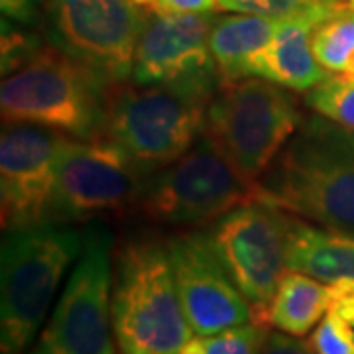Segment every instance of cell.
<instances>
[{
  "mask_svg": "<svg viewBox=\"0 0 354 354\" xmlns=\"http://www.w3.org/2000/svg\"><path fill=\"white\" fill-rule=\"evenodd\" d=\"M41 0H0L2 18H8L16 24L34 26L38 22Z\"/></svg>",
  "mask_w": 354,
  "mask_h": 354,
  "instance_id": "obj_26",
  "label": "cell"
},
{
  "mask_svg": "<svg viewBox=\"0 0 354 354\" xmlns=\"http://www.w3.org/2000/svg\"><path fill=\"white\" fill-rule=\"evenodd\" d=\"M342 4L346 0H218V8L228 12L258 14L274 20H307L315 26Z\"/></svg>",
  "mask_w": 354,
  "mask_h": 354,
  "instance_id": "obj_20",
  "label": "cell"
},
{
  "mask_svg": "<svg viewBox=\"0 0 354 354\" xmlns=\"http://www.w3.org/2000/svg\"><path fill=\"white\" fill-rule=\"evenodd\" d=\"M113 329L120 354H179L193 339L167 242L132 239L113 254Z\"/></svg>",
  "mask_w": 354,
  "mask_h": 354,
  "instance_id": "obj_3",
  "label": "cell"
},
{
  "mask_svg": "<svg viewBox=\"0 0 354 354\" xmlns=\"http://www.w3.org/2000/svg\"><path fill=\"white\" fill-rule=\"evenodd\" d=\"M215 18L213 12L148 16L134 53L130 81L150 85L218 75L209 44Z\"/></svg>",
  "mask_w": 354,
  "mask_h": 354,
  "instance_id": "obj_14",
  "label": "cell"
},
{
  "mask_svg": "<svg viewBox=\"0 0 354 354\" xmlns=\"http://www.w3.org/2000/svg\"><path fill=\"white\" fill-rule=\"evenodd\" d=\"M69 136L34 124H4L0 136L2 228L50 221L59 158Z\"/></svg>",
  "mask_w": 354,
  "mask_h": 354,
  "instance_id": "obj_12",
  "label": "cell"
},
{
  "mask_svg": "<svg viewBox=\"0 0 354 354\" xmlns=\"http://www.w3.org/2000/svg\"><path fill=\"white\" fill-rule=\"evenodd\" d=\"M221 77L167 83H120L111 91L104 132L144 176L174 164L203 134L205 113Z\"/></svg>",
  "mask_w": 354,
  "mask_h": 354,
  "instance_id": "obj_2",
  "label": "cell"
},
{
  "mask_svg": "<svg viewBox=\"0 0 354 354\" xmlns=\"http://www.w3.org/2000/svg\"><path fill=\"white\" fill-rule=\"evenodd\" d=\"M216 2H218V0H216Z\"/></svg>",
  "mask_w": 354,
  "mask_h": 354,
  "instance_id": "obj_30",
  "label": "cell"
},
{
  "mask_svg": "<svg viewBox=\"0 0 354 354\" xmlns=\"http://www.w3.org/2000/svg\"><path fill=\"white\" fill-rule=\"evenodd\" d=\"M44 50L41 36L24 32L12 20L2 18V77L12 75Z\"/></svg>",
  "mask_w": 354,
  "mask_h": 354,
  "instance_id": "obj_23",
  "label": "cell"
},
{
  "mask_svg": "<svg viewBox=\"0 0 354 354\" xmlns=\"http://www.w3.org/2000/svg\"><path fill=\"white\" fill-rule=\"evenodd\" d=\"M304 102L313 113L354 130V77H327L305 93Z\"/></svg>",
  "mask_w": 354,
  "mask_h": 354,
  "instance_id": "obj_21",
  "label": "cell"
},
{
  "mask_svg": "<svg viewBox=\"0 0 354 354\" xmlns=\"http://www.w3.org/2000/svg\"><path fill=\"white\" fill-rule=\"evenodd\" d=\"M254 199L256 185L201 134L189 152L142 179L136 211L156 225L203 227Z\"/></svg>",
  "mask_w": 354,
  "mask_h": 354,
  "instance_id": "obj_7",
  "label": "cell"
},
{
  "mask_svg": "<svg viewBox=\"0 0 354 354\" xmlns=\"http://www.w3.org/2000/svg\"><path fill=\"white\" fill-rule=\"evenodd\" d=\"M81 248L83 230L69 225L44 223L4 230L0 248V353L28 351Z\"/></svg>",
  "mask_w": 354,
  "mask_h": 354,
  "instance_id": "obj_4",
  "label": "cell"
},
{
  "mask_svg": "<svg viewBox=\"0 0 354 354\" xmlns=\"http://www.w3.org/2000/svg\"><path fill=\"white\" fill-rule=\"evenodd\" d=\"M260 354H317L309 342H304L299 337H293L288 333H270L266 337L264 346Z\"/></svg>",
  "mask_w": 354,
  "mask_h": 354,
  "instance_id": "obj_25",
  "label": "cell"
},
{
  "mask_svg": "<svg viewBox=\"0 0 354 354\" xmlns=\"http://www.w3.org/2000/svg\"><path fill=\"white\" fill-rule=\"evenodd\" d=\"M113 234L93 221L48 325L28 354H114Z\"/></svg>",
  "mask_w": 354,
  "mask_h": 354,
  "instance_id": "obj_8",
  "label": "cell"
},
{
  "mask_svg": "<svg viewBox=\"0 0 354 354\" xmlns=\"http://www.w3.org/2000/svg\"><path fill=\"white\" fill-rule=\"evenodd\" d=\"M304 118L290 88L250 75L221 83L207 106L203 134L256 185Z\"/></svg>",
  "mask_w": 354,
  "mask_h": 354,
  "instance_id": "obj_6",
  "label": "cell"
},
{
  "mask_svg": "<svg viewBox=\"0 0 354 354\" xmlns=\"http://www.w3.org/2000/svg\"><path fill=\"white\" fill-rule=\"evenodd\" d=\"M256 191L286 213L354 234V130L307 114Z\"/></svg>",
  "mask_w": 354,
  "mask_h": 354,
  "instance_id": "obj_1",
  "label": "cell"
},
{
  "mask_svg": "<svg viewBox=\"0 0 354 354\" xmlns=\"http://www.w3.org/2000/svg\"><path fill=\"white\" fill-rule=\"evenodd\" d=\"M288 270L335 283L354 281V234L288 216Z\"/></svg>",
  "mask_w": 354,
  "mask_h": 354,
  "instance_id": "obj_16",
  "label": "cell"
},
{
  "mask_svg": "<svg viewBox=\"0 0 354 354\" xmlns=\"http://www.w3.org/2000/svg\"><path fill=\"white\" fill-rule=\"evenodd\" d=\"M51 48L101 75L113 87L132 77L148 14L132 0H44Z\"/></svg>",
  "mask_w": 354,
  "mask_h": 354,
  "instance_id": "obj_9",
  "label": "cell"
},
{
  "mask_svg": "<svg viewBox=\"0 0 354 354\" xmlns=\"http://www.w3.org/2000/svg\"><path fill=\"white\" fill-rule=\"evenodd\" d=\"M333 295V283L288 270L270 305V327L293 337H305L329 313Z\"/></svg>",
  "mask_w": 354,
  "mask_h": 354,
  "instance_id": "obj_18",
  "label": "cell"
},
{
  "mask_svg": "<svg viewBox=\"0 0 354 354\" xmlns=\"http://www.w3.org/2000/svg\"><path fill=\"white\" fill-rule=\"evenodd\" d=\"M134 4H138V6H153V2L156 0H132Z\"/></svg>",
  "mask_w": 354,
  "mask_h": 354,
  "instance_id": "obj_28",
  "label": "cell"
},
{
  "mask_svg": "<svg viewBox=\"0 0 354 354\" xmlns=\"http://www.w3.org/2000/svg\"><path fill=\"white\" fill-rule=\"evenodd\" d=\"M311 48L329 75H342L354 55V6L346 2L321 20L311 32Z\"/></svg>",
  "mask_w": 354,
  "mask_h": 354,
  "instance_id": "obj_19",
  "label": "cell"
},
{
  "mask_svg": "<svg viewBox=\"0 0 354 354\" xmlns=\"http://www.w3.org/2000/svg\"><path fill=\"white\" fill-rule=\"evenodd\" d=\"M266 337V327L248 323L218 335L191 339L179 354H260Z\"/></svg>",
  "mask_w": 354,
  "mask_h": 354,
  "instance_id": "obj_22",
  "label": "cell"
},
{
  "mask_svg": "<svg viewBox=\"0 0 354 354\" xmlns=\"http://www.w3.org/2000/svg\"><path fill=\"white\" fill-rule=\"evenodd\" d=\"M281 20L258 14L216 16L211 28V53L223 83L248 77V64L276 36Z\"/></svg>",
  "mask_w": 354,
  "mask_h": 354,
  "instance_id": "obj_17",
  "label": "cell"
},
{
  "mask_svg": "<svg viewBox=\"0 0 354 354\" xmlns=\"http://www.w3.org/2000/svg\"><path fill=\"white\" fill-rule=\"evenodd\" d=\"M177 293L191 330L211 337L252 323V309L218 258L207 230L167 239Z\"/></svg>",
  "mask_w": 354,
  "mask_h": 354,
  "instance_id": "obj_13",
  "label": "cell"
},
{
  "mask_svg": "<svg viewBox=\"0 0 354 354\" xmlns=\"http://www.w3.org/2000/svg\"><path fill=\"white\" fill-rule=\"evenodd\" d=\"M215 8H218L216 0H156L152 6L158 14L213 12Z\"/></svg>",
  "mask_w": 354,
  "mask_h": 354,
  "instance_id": "obj_27",
  "label": "cell"
},
{
  "mask_svg": "<svg viewBox=\"0 0 354 354\" xmlns=\"http://www.w3.org/2000/svg\"><path fill=\"white\" fill-rule=\"evenodd\" d=\"M346 2H348V4H351V6H354V0H346Z\"/></svg>",
  "mask_w": 354,
  "mask_h": 354,
  "instance_id": "obj_29",
  "label": "cell"
},
{
  "mask_svg": "<svg viewBox=\"0 0 354 354\" xmlns=\"http://www.w3.org/2000/svg\"><path fill=\"white\" fill-rule=\"evenodd\" d=\"M288 216L254 199L207 228L218 258L252 309V323L270 329V305L288 272Z\"/></svg>",
  "mask_w": 354,
  "mask_h": 354,
  "instance_id": "obj_10",
  "label": "cell"
},
{
  "mask_svg": "<svg viewBox=\"0 0 354 354\" xmlns=\"http://www.w3.org/2000/svg\"><path fill=\"white\" fill-rule=\"evenodd\" d=\"M144 177L130 156L106 136L69 138L59 158L48 223L87 225L134 211Z\"/></svg>",
  "mask_w": 354,
  "mask_h": 354,
  "instance_id": "obj_11",
  "label": "cell"
},
{
  "mask_svg": "<svg viewBox=\"0 0 354 354\" xmlns=\"http://www.w3.org/2000/svg\"><path fill=\"white\" fill-rule=\"evenodd\" d=\"M313 28L315 24L307 20H281L276 36L250 59L248 77H262L295 93L321 85L330 75L311 48Z\"/></svg>",
  "mask_w": 354,
  "mask_h": 354,
  "instance_id": "obj_15",
  "label": "cell"
},
{
  "mask_svg": "<svg viewBox=\"0 0 354 354\" xmlns=\"http://www.w3.org/2000/svg\"><path fill=\"white\" fill-rule=\"evenodd\" d=\"M317 354H354V323L337 311H329L309 337Z\"/></svg>",
  "mask_w": 354,
  "mask_h": 354,
  "instance_id": "obj_24",
  "label": "cell"
},
{
  "mask_svg": "<svg viewBox=\"0 0 354 354\" xmlns=\"http://www.w3.org/2000/svg\"><path fill=\"white\" fill-rule=\"evenodd\" d=\"M113 85L55 48H44L28 64L2 77L4 124H34L69 138L102 136Z\"/></svg>",
  "mask_w": 354,
  "mask_h": 354,
  "instance_id": "obj_5",
  "label": "cell"
}]
</instances>
